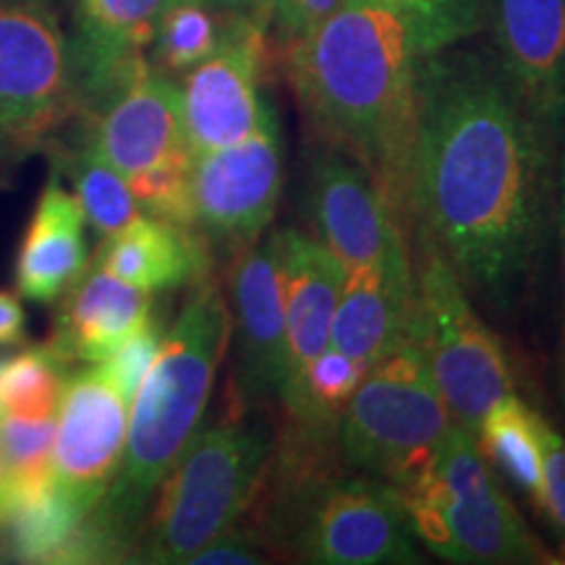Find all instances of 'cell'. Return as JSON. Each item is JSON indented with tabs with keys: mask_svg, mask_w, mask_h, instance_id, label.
Returning a JSON list of instances; mask_svg holds the SVG:
<instances>
[{
	"mask_svg": "<svg viewBox=\"0 0 565 565\" xmlns=\"http://www.w3.org/2000/svg\"><path fill=\"white\" fill-rule=\"evenodd\" d=\"M553 158L492 58L454 47L424 58L406 212L419 238L500 312L532 280Z\"/></svg>",
	"mask_w": 565,
	"mask_h": 565,
	"instance_id": "6da1fadb",
	"label": "cell"
},
{
	"mask_svg": "<svg viewBox=\"0 0 565 565\" xmlns=\"http://www.w3.org/2000/svg\"><path fill=\"white\" fill-rule=\"evenodd\" d=\"M427 55L412 21L343 0L291 42L288 71L303 113L330 147L362 162L395 212H406L419 71Z\"/></svg>",
	"mask_w": 565,
	"mask_h": 565,
	"instance_id": "7a4b0ae2",
	"label": "cell"
},
{
	"mask_svg": "<svg viewBox=\"0 0 565 565\" xmlns=\"http://www.w3.org/2000/svg\"><path fill=\"white\" fill-rule=\"evenodd\" d=\"M231 330L223 294L200 286L162 338L158 359L131 398L121 463L87 519L92 563L131 561L152 494L200 433Z\"/></svg>",
	"mask_w": 565,
	"mask_h": 565,
	"instance_id": "3957f363",
	"label": "cell"
},
{
	"mask_svg": "<svg viewBox=\"0 0 565 565\" xmlns=\"http://www.w3.org/2000/svg\"><path fill=\"white\" fill-rule=\"evenodd\" d=\"M263 419H233L202 429L160 484L150 524L141 529L134 563H189L257 498L273 454Z\"/></svg>",
	"mask_w": 565,
	"mask_h": 565,
	"instance_id": "277c9868",
	"label": "cell"
},
{
	"mask_svg": "<svg viewBox=\"0 0 565 565\" xmlns=\"http://www.w3.org/2000/svg\"><path fill=\"white\" fill-rule=\"evenodd\" d=\"M412 521L433 553L456 563H545L511 500L487 471L475 435L450 422L433 461L398 490Z\"/></svg>",
	"mask_w": 565,
	"mask_h": 565,
	"instance_id": "5b68a950",
	"label": "cell"
},
{
	"mask_svg": "<svg viewBox=\"0 0 565 565\" xmlns=\"http://www.w3.org/2000/svg\"><path fill=\"white\" fill-rule=\"evenodd\" d=\"M448 427L433 366L408 335L366 370L338 424V450L351 469L401 490L427 469Z\"/></svg>",
	"mask_w": 565,
	"mask_h": 565,
	"instance_id": "8992f818",
	"label": "cell"
},
{
	"mask_svg": "<svg viewBox=\"0 0 565 565\" xmlns=\"http://www.w3.org/2000/svg\"><path fill=\"white\" fill-rule=\"evenodd\" d=\"M87 131L97 152L124 175L139 207L192 228V160L181 121L179 87L152 66H139L95 108Z\"/></svg>",
	"mask_w": 565,
	"mask_h": 565,
	"instance_id": "52a82bcc",
	"label": "cell"
},
{
	"mask_svg": "<svg viewBox=\"0 0 565 565\" xmlns=\"http://www.w3.org/2000/svg\"><path fill=\"white\" fill-rule=\"evenodd\" d=\"M408 335L422 345L450 422L477 437L487 412L513 393L511 366L498 338L463 291L454 267L419 238L414 263V315Z\"/></svg>",
	"mask_w": 565,
	"mask_h": 565,
	"instance_id": "ba28073f",
	"label": "cell"
},
{
	"mask_svg": "<svg viewBox=\"0 0 565 565\" xmlns=\"http://www.w3.org/2000/svg\"><path fill=\"white\" fill-rule=\"evenodd\" d=\"M74 108L66 34L47 0H0V189Z\"/></svg>",
	"mask_w": 565,
	"mask_h": 565,
	"instance_id": "9c48e42d",
	"label": "cell"
},
{
	"mask_svg": "<svg viewBox=\"0 0 565 565\" xmlns=\"http://www.w3.org/2000/svg\"><path fill=\"white\" fill-rule=\"evenodd\" d=\"M303 563H419L414 529L393 484L372 479H324L303 500L288 534Z\"/></svg>",
	"mask_w": 565,
	"mask_h": 565,
	"instance_id": "30bf717a",
	"label": "cell"
},
{
	"mask_svg": "<svg viewBox=\"0 0 565 565\" xmlns=\"http://www.w3.org/2000/svg\"><path fill=\"white\" fill-rule=\"evenodd\" d=\"M265 30L252 13H231L221 45L179 87L181 121L192 154L238 145L263 126L270 103L259 95Z\"/></svg>",
	"mask_w": 565,
	"mask_h": 565,
	"instance_id": "8fae6325",
	"label": "cell"
},
{
	"mask_svg": "<svg viewBox=\"0 0 565 565\" xmlns=\"http://www.w3.org/2000/svg\"><path fill=\"white\" fill-rule=\"evenodd\" d=\"M482 26L515 103L557 147L565 137V0H482Z\"/></svg>",
	"mask_w": 565,
	"mask_h": 565,
	"instance_id": "7c38bea8",
	"label": "cell"
},
{
	"mask_svg": "<svg viewBox=\"0 0 565 565\" xmlns=\"http://www.w3.org/2000/svg\"><path fill=\"white\" fill-rule=\"evenodd\" d=\"M309 215L320 244L343 267L412 263L398 212L362 162L335 147L312 158Z\"/></svg>",
	"mask_w": 565,
	"mask_h": 565,
	"instance_id": "4fadbf2b",
	"label": "cell"
},
{
	"mask_svg": "<svg viewBox=\"0 0 565 565\" xmlns=\"http://www.w3.org/2000/svg\"><path fill=\"white\" fill-rule=\"evenodd\" d=\"M194 225L210 236L254 242L270 225L282 189V150L275 113L252 137L192 160Z\"/></svg>",
	"mask_w": 565,
	"mask_h": 565,
	"instance_id": "5bb4252c",
	"label": "cell"
},
{
	"mask_svg": "<svg viewBox=\"0 0 565 565\" xmlns=\"http://www.w3.org/2000/svg\"><path fill=\"white\" fill-rule=\"evenodd\" d=\"M131 401L100 364L66 380L55 412V490L92 515L116 477Z\"/></svg>",
	"mask_w": 565,
	"mask_h": 565,
	"instance_id": "9a60e30c",
	"label": "cell"
},
{
	"mask_svg": "<svg viewBox=\"0 0 565 565\" xmlns=\"http://www.w3.org/2000/svg\"><path fill=\"white\" fill-rule=\"evenodd\" d=\"M173 0H74L66 34L68 76L79 108H92L147 63L162 13Z\"/></svg>",
	"mask_w": 565,
	"mask_h": 565,
	"instance_id": "2e32d148",
	"label": "cell"
},
{
	"mask_svg": "<svg viewBox=\"0 0 565 565\" xmlns=\"http://www.w3.org/2000/svg\"><path fill=\"white\" fill-rule=\"evenodd\" d=\"M236 303V391L244 406L280 398L286 387L288 341L275 236L249 246L233 270Z\"/></svg>",
	"mask_w": 565,
	"mask_h": 565,
	"instance_id": "e0dca14e",
	"label": "cell"
},
{
	"mask_svg": "<svg viewBox=\"0 0 565 565\" xmlns=\"http://www.w3.org/2000/svg\"><path fill=\"white\" fill-rule=\"evenodd\" d=\"M286 312L288 370L280 401L299 391L309 364L330 345V330L341 296L345 267L315 238L299 231L275 233Z\"/></svg>",
	"mask_w": 565,
	"mask_h": 565,
	"instance_id": "ac0fdd59",
	"label": "cell"
},
{
	"mask_svg": "<svg viewBox=\"0 0 565 565\" xmlns=\"http://www.w3.org/2000/svg\"><path fill=\"white\" fill-rule=\"evenodd\" d=\"M414 315V263L345 267L330 345L366 370L408 338Z\"/></svg>",
	"mask_w": 565,
	"mask_h": 565,
	"instance_id": "d6986e66",
	"label": "cell"
},
{
	"mask_svg": "<svg viewBox=\"0 0 565 565\" xmlns=\"http://www.w3.org/2000/svg\"><path fill=\"white\" fill-rule=\"evenodd\" d=\"M152 322V294L95 265L63 294L51 345L66 362L97 364Z\"/></svg>",
	"mask_w": 565,
	"mask_h": 565,
	"instance_id": "ffe728a7",
	"label": "cell"
},
{
	"mask_svg": "<svg viewBox=\"0 0 565 565\" xmlns=\"http://www.w3.org/2000/svg\"><path fill=\"white\" fill-rule=\"evenodd\" d=\"M84 210L76 194L63 189L61 175L51 173L34 204L17 257V291L38 303L58 301L87 273Z\"/></svg>",
	"mask_w": 565,
	"mask_h": 565,
	"instance_id": "44dd1931",
	"label": "cell"
},
{
	"mask_svg": "<svg viewBox=\"0 0 565 565\" xmlns=\"http://www.w3.org/2000/svg\"><path fill=\"white\" fill-rule=\"evenodd\" d=\"M97 267L154 294L200 278L207 270V254L192 228L137 215L126 228L103 238Z\"/></svg>",
	"mask_w": 565,
	"mask_h": 565,
	"instance_id": "7402d4cb",
	"label": "cell"
},
{
	"mask_svg": "<svg viewBox=\"0 0 565 565\" xmlns=\"http://www.w3.org/2000/svg\"><path fill=\"white\" fill-rule=\"evenodd\" d=\"M540 424L542 416L511 393L487 412L475 437L482 456L500 466L505 477L534 500V505L542 494Z\"/></svg>",
	"mask_w": 565,
	"mask_h": 565,
	"instance_id": "603a6c76",
	"label": "cell"
},
{
	"mask_svg": "<svg viewBox=\"0 0 565 565\" xmlns=\"http://www.w3.org/2000/svg\"><path fill=\"white\" fill-rule=\"evenodd\" d=\"M66 158L76 200H79L84 217L97 231V236L110 238L113 233L126 228L134 217L141 215L129 183L97 152L89 134H84L82 145L71 150Z\"/></svg>",
	"mask_w": 565,
	"mask_h": 565,
	"instance_id": "cb8c5ba5",
	"label": "cell"
},
{
	"mask_svg": "<svg viewBox=\"0 0 565 565\" xmlns=\"http://www.w3.org/2000/svg\"><path fill=\"white\" fill-rule=\"evenodd\" d=\"M55 416L26 419L0 414V456L11 484V511L42 498L55 484Z\"/></svg>",
	"mask_w": 565,
	"mask_h": 565,
	"instance_id": "d4e9b609",
	"label": "cell"
},
{
	"mask_svg": "<svg viewBox=\"0 0 565 565\" xmlns=\"http://www.w3.org/2000/svg\"><path fill=\"white\" fill-rule=\"evenodd\" d=\"M366 366L343 351L328 345L320 356L309 364L299 391L286 401L294 424L322 433H338V424L349 406L351 395L362 385Z\"/></svg>",
	"mask_w": 565,
	"mask_h": 565,
	"instance_id": "484cf974",
	"label": "cell"
},
{
	"mask_svg": "<svg viewBox=\"0 0 565 565\" xmlns=\"http://www.w3.org/2000/svg\"><path fill=\"white\" fill-rule=\"evenodd\" d=\"M66 359L51 343L0 362V414L51 419L66 385Z\"/></svg>",
	"mask_w": 565,
	"mask_h": 565,
	"instance_id": "4316f807",
	"label": "cell"
},
{
	"mask_svg": "<svg viewBox=\"0 0 565 565\" xmlns=\"http://www.w3.org/2000/svg\"><path fill=\"white\" fill-rule=\"evenodd\" d=\"M207 0H173L152 40V66L162 74H189L215 53L223 26Z\"/></svg>",
	"mask_w": 565,
	"mask_h": 565,
	"instance_id": "83f0119b",
	"label": "cell"
},
{
	"mask_svg": "<svg viewBox=\"0 0 565 565\" xmlns=\"http://www.w3.org/2000/svg\"><path fill=\"white\" fill-rule=\"evenodd\" d=\"M366 3L385 6L406 17L429 53L456 47L482 26V0H366Z\"/></svg>",
	"mask_w": 565,
	"mask_h": 565,
	"instance_id": "f1b7e54d",
	"label": "cell"
},
{
	"mask_svg": "<svg viewBox=\"0 0 565 565\" xmlns=\"http://www.w3.org/2000/svg\"><path fill=\"white\" fill-rule=\"evenodd\" d=\"M162 335L158 324H147L141 333L129 338L124 345H118L110 356H105L103 362H97L103 366V372L108 374L110 383L121 391L126 398H134L139 391V385L145 383L147 372L154 359H158Z\"/></svg>",
	"mask_w": 565,
	"mask_h": 565,
	"instance_id": "f546056e",
	"label": "cell"
},
{
	"mask_svg": "<svg viewBox=\"0 0 565 565\" xmlns=\"http://www.w3.org/2000/svg\"><path fill=\"white\" fill-rule=\"evenodd\" d=\"M542 445V494L540 508L547 515L550 524L565 542V440L542 419L540 424Z\"/></svg>",
	"mask_w": 565,
	"mask_h": 565,
	"instance_id": "4dcf8cb0",
	"label": "cell"
},
{
	"mask_svg": "<svg viewBox=\"0 0 565 565\" xmlns=\"http://www.w3.org/2000/svg\"><path fill=\"white\" fill-rule=\"evenodd\" d=\"M341 3L343 0H265V13L282 38L296 42L312 32Z\"/></svg>",
	"mask_w": 565,
	"mask_h": 565,
	"instance_id": "1f68e13d",
	"label": "cell"
},
{
	"mask_svg": "<svg viewBox=\"0 0 565 565\" xmlns=\"http://www.w3.org/2000/svg\"><path fill=\"white\" fill-rule=\"evenodd\" d=\"M267 557L259 547V534H254L252 529L242 526H228L223 534H217L215 540L207 542L192 561L194 565H254L265 563Z\"/></svg>",
	"mask_w": 565,
	"mask_h": 565,
	"instance_id": "d6a6232c",
	"label": "cell"
},
{
	"mask_svg": "<svg viewBox=\"0 0 565 565\" xmlns=\"http://www.w3.org/2000/svg\"><path fill=\"white\" fill-rule=\"evenodd\" d=\"M26 341V315L17 296L0 291V345H19Z\"/></svg>",
	"mask_w": 565,
	"mask_h": 565,
	"instance_id": "836d02e7",
	"label": "cell"
},
{
	"mask_svg": "<svg viewBox=\"0 0 565 565\" xmlns=\"http://www.w3.org/2000/svg\"><path fill=\"white\" fill-rule=\"evenodd\" d=\"M207 3L228 13H252V17L265 13V0H207Z\"/></svg>",
	"mask_w": 565,
	"mask_h": 565,
	"instance_id": "e575fe53",
	"label": "cell"
},
{
	"mask_svg": "<svg viewBox=\"0 0 565 565\" xmlns=\"http://www.w3.org/2000/svg\"><path fill=\"white\" fill-rule=\"evenodd\" d=\"M563 152H561V173H557V221H561V236L565 244V137H563Z\"/></svg>",
	"mask_w": 565,
	"mask_h": 565,
	"instance_id": "d590c367",
	"label": "cell"
},
{
	"mask_svg": "<svg viewBox=\"0 0 565 565\" xmlns=\"http://www.w3.org/2000/svg\"><path fill=\"white\" fill-rule=\"evenodd\" d=\"M9 513H11V484H9V475H6L3 456H0V524H6Z\"/></svg>",
	"mask_w": 565,
	"mask_h": 565,
	"instance_id": "8d00e7d4",
	"label": "cell"
},
{
	"mask_svg": "<svg viewBox=\"0 0 565 565\" xmlns=\"http://www.w3.org/2000/svg\"><path fill=\"white\" fill-rule=\"evenodd\" d=\"M0 561H3V550H0Z\"/></svg>",
	"mask_w": 565,
	"mask_h": 565,
	"instance_id": "74e56055",
	"label": "cell"
},
{
	"mask_svg": "<svg viewBox=\"0 0 565 565\" xmlns=\"http://www.w3.org/2000/svg\"><path fill=\"white\" fill-rule=\"evenodd\" d=\"M563 252H565V244H563Z\"/></svg>",
	"mask_w": 565,
	"mask_h": 565,
	"instance_id": "f35d334b",
	"label": "cell"
}]
</instances>
